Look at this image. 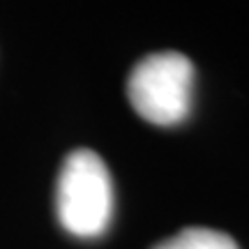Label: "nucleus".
Instances as JSON below:
<instances>
[{
    "label": "nucleus",
    "mask_w": 249,
    "mask_h": 249,
    "mask_svg": "<svg viewBox=\"0 0 249 249\" xmlns=\"http://www.w3.org/2000/svg\"><path fill=\"white\" fill-rule=\"evenodd\" d=\"M116 213L113 178L107 161L88 148L71 150L55 185V214L65 231L81 240H97Z\"/></svg>",
    "instance_id": "1"
},
{
    "label": "nucleus",
    "mask_w": 249,
    "mask_h": 249,
    "mask_svg": "<svg viewBox=\"0 0 249 249\" xmlns=\"http://www.w3.org/2000/svg\"><path fill=\"white\" fill-rule=\"evenodd\" d=\"M134 113L155 127L187 123L196 99V67L180 51H157L136 62L127 76Z\"/></svg>",
    "instance_id": "2"
},
{
    "label": "nucleus",
    "mask_w": 249,
    "mask_h": 249,
    "mask_svg": "<svg viewBox=\"0 0 249 249\" xmlns=\"http://www.w3.org/2000/svg\"><path fill=\"white\" fill-rule=\"evenodd\" d=\"M152 249H240V247L229 233L214 231V229H203V226H192V229H182L180 233L161 240Z\"/></svg>",
    "instance_id": "3"
}]
</instances>
